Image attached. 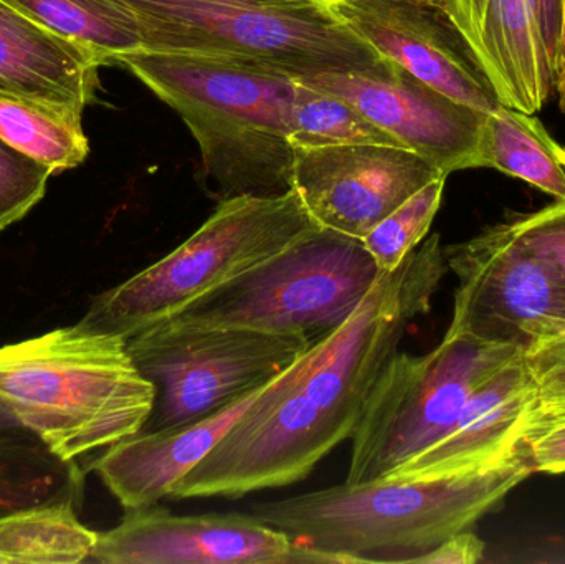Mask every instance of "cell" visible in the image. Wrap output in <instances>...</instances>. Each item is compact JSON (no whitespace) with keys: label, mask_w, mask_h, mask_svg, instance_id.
Here are the masks:
<instances>
[{"label":"cell","mask_w":565,"mask_h":564,"mask_svg":"<svg viewBox=\"0 0 565 564\" xmlns=\"http://www.w3.org/2000/svg\"><path fill=\"white\" fill-rule=\"evenodd\" d=\"M447 270L440 235L434 234L382 274L352 317L275 377L169 499H237L306 479L351 439L379 376L408 324L430 311Z\"/></svg>","instance_id":"6da1fadb"},{"label":"cell","mask_w":565,"mask_h":564,"mask_svg":"<svg viewBox=\"0 0 565 564\" xmlns=\"http://www.w3.org/2000/svg\"><path fill=\"white\" fill-rule=\"evenodd\" d=\"M533 473L523 439L508 459L477 472L345 482L257 503L252 515L311 550L324 564L415 563L500 509Z\"/></svg>","instance_id":"7a4b0ae2"},{"label":"cell","mask_w":565,"mask_h":564,"mask_svg":"<svg viewBox=\"0 0 565 564\" xmlns=\"http://www.w3.org/2000/svg\"><path fill=\"white\" fill-rule=\"evenodd\" d=\"M116 63L184 119L201 149L212 198H278L292 191L296 75L255 60L145 49Z\"/></svg>","instance_id":"3957f363"},{"label":"cell","mask_w":565,"mask_h":564,"mask_svg":"<svg viewBox=\"0 0 565 564\" xmlns=\"http://www.w3.org/2000/svg\"><path fill=\"white\" fill-rule=\"evenodd\" d=\"M0 403L58 459L75 462L141 433L156 387L126 338L75 324L0 348Z\"/></svg>","instance_id":"277c9868"},{"label":"cell","mask_w":565,"mask_h":564,"mask_svg":"<svg viewBox=\"0 0 565 564\" xmlns=\"http://www.w3.org/2000/svg\"><path fill=\"white\" fill-rule=\"evenodd\" d=\"M316 228L321 227L296 191L278 198L218 202L217 211L184 244L129 280L96 295L76 324L128 340Z\"/></svg>","instance_id":"5b68a950"},{"label":"cell","mask_w":565,"mask_h":564,"mask_svg":"<svg viewBox=\"0 0 565 564\" xmlns=\"http://www.w3.org/2000/svg\"><path fill=\"white\" fill-rule=\"evenodd\" d=\"M145 50L255 60L296 76L379 68L382 58L312 0H125Z\"/></svg>","instance_id":"8992f818"},{"label":"cell","mask_w":565,"mask_h":564,"mask_svg":"<svg viewBox=\"0 0 565 564\" xmlns=\"http://www.w3.org/2000/svg\"><path fill=\"white\" fill-rule=\"evenodd\" d=\"M381 275L362 238L316 228L162 321L318 343L352 317Z\"/></svg>","instance_id":"52a82bcc"},{"label":"cell","mask_w":565,"mask_h":564,"mask_svg":"<svg viewBox=\"0 0 565 564\" xmlns=\"http://www.w3.org/2000/svg\"><path fill=\"white\" fill-rule=\"evenodd\" d=\"M523 351L454 333L424 357L397 351L352 434L345 482L384 479L447 437L475 393Z\"/></svg>","instance_id":"ba28073f"},{"label":"cell","mask_w":565,"mask_h":564,"mask_svg":"<svg viewBox=\"0 0 565 564\" xmlns=\"http://www.w3.org/2000/svg\"><path fill=\"white\" fill-rule=\"evenodd\" d=\"M312 344L305 337L168 321L139 331L128 338V350L156 387L154 411L142 430L185 426L218 413L280 376Z\"/></svg>","instance_id":"9c48e42d"},{"label":"cell","mask_w":565,"mask_h":564,"mask_svg":"<svg viewBox=\"0 0 565 564\" xmlns=\"http://www.w3.org/2000/svg\"><path fill=\"white\" fill-rule=\"evenodd\" d=\"M444 254L458 280L447 333L524 348L540 321L565 323V277L524 247L508 222Z\"/></svg>","instance_id":"30bf717a"},{"label":"cell","mask_w":565,"mask_h":564,"mask_svg":"<svg viewBox=\"0 0 565 564\" xmlns=\"http://www.w3.org/2000/svg\"><path fill=\"white\" fill-rule=\"evenodd\" d=\"M88 563L324 564L252 513L174 515L158 503L126 510L115 529L98 533Z\"/></svg>","instance_id":"8fae6325"},{"label":"cell","mask_w":565,"mask_h":564,"mask_svg":"<svg viewBox=\"0 0 565 564\" xmlns=\"http://www.w3.org/2000/svg\"><path fill=\"white\" fill-rule=\"evenodd\" d=\"M302 83L351 103L369 121L445 175L478 169L487 113L461 105L385 60L365 72L298 76Z\"/></svg>","instance_id":"7c38bea8"},{"label":"cell","mask_w":565,"mask_h":564,"mask_svg":"<svg viewBox=\"0 0 565 564\" xmlns=\"http://www.w3.org/2000/svg\"><path fill=\"white\" fill-rule=\"evenodd\" d=\"M448 178L398 146L344 145L295 149L292 191L319 227L364 238L428 182Z\"/></svg>","instance_id":"4fadbf2b"},{"label":"cell","mask_w":565,"mask_h":564,"mask_svg":"<svg viewBox=\"0 0 565 564\" xmlns=\"http://www.w3.org/2000/svg\"><path fill=\"white\" fill-rule=\"evenodd\" d=\"M328 9L382 58L448 98L487 115L501 106L473 53L435 0H344Z\"/></svg>","instance_id":"5bb4252c"},{"label":"cell","mask_w":565,"mask_h":564,"mask_svg":"<svg viewBox=\"0 0 565 564\" xmlns=\"http://www.w3.org/2000/svg\"><path fill=\"white\" fill-rule=\"evenodd\" d=\"M467 43L501 105L541 111L554 95V63L534 0H435Z\"/></svg>","instance_id":"9a60e30c"},{"label":"cell","mask_w":565,"mask_h":564,"mask_svg":"<svg viewBox=\"0 0 565 564\" xmlns=\"http://www.w3.org/2000/svg\"><path fill=\"white\" fill-rule=\"evenodd\" d=\"M534 404L536 387L523 351L475 393L447 437L387 477L438 479L497 466L523 443Z\"/></svg>","instance_id":"2e32d148"},{"label":"cell","mask_w":565,"mask_h":564,"mask_svg":"<svg viewBox=\"0 0 565 564\" xmlns=\"http://www.w3.org/2000/svg\"><path fill=\"white\" fill-rule=\"evenodd\" d=\"M270 383L204 419L169 429L141 430L122 439L108 447L92 464V469L122 509L156 506L171 497L175 483L212 453L225 434L267 394Z\"/></svg>","instance_id":"e0dca14e"},{"label":"cell","mask_w":565,"mask_h":564,"mask_svg":"<svg viewBox=\"0 0 565 564\" xmlns=\"http://www.w3.org/2000/svg\"><path fill=\"white\" fill-rule=\"evenodd\" d=\"M103 65L92 50L0 0V92L83 111L95 98Z\"/></svg>","instance_id":"ac0fdd59"},{"label":"cell","mask_w":565,"mask_h":564,"mask_svg":"<svg viewBox=\"0 0 565 564\" xmlns=\"http://www.w3.org/2000/svg\"><path fill=\"white\" fill-rule=\"evenodd\" d=\"M478 168L521 179L565 202V148L530 113L501 105L487 115Z\"/></svg>","instance_id":"d6986e66"},{"label":"cell","mask_w":565,"mask_h":564,"mask_svg":"<svg viewBox=\"0 0 565 564\" xmlns=\"http://www.w3.org/2000/svg\"><path fill=\"white\" fill-rule=\"evenodd\" d=\"M82 490V469L58 459L0 403V515Z\"/></svg>","instance_id":"ffe728a7"},{"label":"cell","mask_w":565,"mask_h":564,"mask_svg":"<svg viewBox=\"0 0 565 564\" xmlns=\"http://www.w3.org/2000/svg\"><path fill=\"white\" fill-rule=\"evenodd\" d=\"M78 499L66 496L0 515V564L88 563L98 533L79 522Z\"/></svg>","instance_id":"44dd1931"},{"label":"cell","mask_w":565,"mask_h":564,"mask_svg":"<svg viewBox=\"0 0 565 564\" xmlns=\"http://www.w3.org/2000/svg\"><path fill=\"white\" fill-rule=\"evenodd\" d=\"M83 111L60 103L0 92V141L56 172L78 168L89 155Z\"/></svg>","instance_id":"7402d4cb"},{"label":"cell","mask_w":565,"mask_h":564,"mask_svg":"<svg viewBox=\"0 0 565 564\" xmlns=\"http://www.w3.org/2000/svg\"><path fill=\"white\" fill-rule=\"evenodd\" d=\"M58 35L95 52L105 65L145 49L138 17L125 0H6Z\"/></svg>","instance_id":"603a6c76"},{"label":"cell","mask_w":565,"mask_h":564,"mask_svg":"<svg viewBox=\"0 0 565 564\" xmlns=\"http://www.w3.org/2000/svg\"><path fill=\"white\" fill-rule=\"evenodd\" d=\"M292 148L322 146L385 145L404 148L394 136L369 121L351 103L306 85L296 76L292 103Z\"/></svg>","instance_id":"cb8c5ba5"},{"label":"cell","mask_w":565,"mask_h":564,"mask_svg":"<svg viewBox=\"0 0 565 564\" xmlns=\"http://www.w3.org/2000/svg\"><path fill=\"white\" fill-rule=\"evenodd\" d=\"M445 181L447 178L428 182L404 204L392 211L387 217L382 219L362 238V244L367 248L382 274L395 270L427 237L431 222L440 209Z\"/></svg>","instance_id":"d4e9b609"},{"label":"cell","mask_w":565,"mask_h":564,"mask_svg":"<svg viewBox=\"0 0 565 564\" xmlns=\"http://www.w3.org/2000/svg\"><path fill=\"white\" fill-rule=\"evenodd\" d=\"M524 360L536 387V404L527 424L564 416L565 323L544 320L534 324L524 347Z\"/></svg>","instance_id":"484cf974"},{"label":"cell","mask_w":565,"mask_h":564,"mask_svg":"<svg viewBox=\"0 0 565 564\" xmlns=\"http://www.w3.org/2000/svg\"><path fill=\"white\" fill-rule=\"evenodd\" d=\"M53 171L0 141V232L22 221L43 198Z\"/></svg>","instance_id":"4316f807"},{"label":"cell","mask_w":565,"mask_h":564,"mask_svg":"<svg viewBox=\"0 0 565 564\" xmlns=\"http://www.w3.org/2000/svg\"><path fill=\"white\" fill-rule=\"evenodd\" d=\"M507 222L524 247L565 277V202L556 201L530 214L511 215Z\"/></svg>","instance_id":"83f0119b"},{"label":"cell","mask_w":565,"mask_h":564,"mask_svg":"<svg viewBox=\"0 0 565 564\" xmlns=\"http://www.w3.org/2000/svg\"><path fill=\"white\" fill-rule=\"evenodd\" d=\"M524 443L530 453L534 473L564 476L565 473V414L527 424Z\"/></svg>","instance_id":"f1b7e54d"},{"label":"cell","mask_w":565,"mask_h":564,"mask_svg":"<svg viewBox=\"0 0 565 564\" xmlns=\"http://www.w3.org/2000/svg\"><path fill=\"white\" fill-rule=\"evenodd\" d=\"M483 540L471 530L457 533L445 540L444 543L431 550L427 555L420 556L415 563L420 564H477L484 558Z\"/></svg>","instance_id":"f546056e"},{"label":"cell","mask_w":565,"mask_h":564,"mask_svg":"<svg viewBox=\"0 0 565 564\" xmlns=\"http://www.w3.org/2000/svg\"><path fill=\"white\" fill-rule=\"evenodd\" d=\"M534 3H536L537 20H540L544 43L554 63L557 39H559L563 0H534Z\"/></svg>","instance_id":"4dcf8cb0"},{"label":"cell","mask_w":565,"mask_h":564,"mask_svg":"<svg viewBox=\"0 0 565 564\" xmlns=\"http://www.w3.org/2000/svg\"><path fill=\"white\" fill-rule=\"evenodd\" d=\"M554 92L559 99L561 111H565V0H563V12H561L556 56H554Z\"/></svg>","instance_id":"1f68e13d"},{"label":"cell","mask_w":565,"mask_h":564,"mask_svg":"<svg viewBox=\"0 0 565 564\" xmlns=\"http://www.w3.org/2000/svg\"><path fill=\"white\" fill-rule=\"evenodd\" d=\"M312 2L319 3V6L329 7L332 3L344 2V0H312Z\"/></svg>","instance_id":"d6a6232c"}]
</instances>
